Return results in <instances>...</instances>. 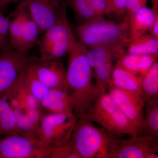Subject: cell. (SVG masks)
<instances>
[{"instance_id": "4fadbf2b", "label": "cell", "mask_w": 158, "mask_h": 158, "mask_svg": "<svg viewBox=\"0 0 158 158\" xmlns=\"http://www.w3.org/2000/svg\"><path fill=\"white\" fill-rule=\"evenodd\" d=\"M24 72L2 94L13 109L22 110L40 108L37 100L27 87Z\"/></svg>"}, {"instance_id": "4dcf8cb0", "label": "cell", "mask_w": 158, "mask_h": 158, "mask_svg": "<svg viewBox=\"0 0 158 158\" xmlns=\"http://www.w3.org/2000/svg\"><path fill=\"white\" fill-rule=\"evenodd\" d=\"M127 0H110L113 13L118 15L124 14L125 12Z\"/></svg>"}, {"instance_id": "83f0119b", "label": "cell", "mask_w": 158, "mask_h": 158, "mask_svg": "<svg viewBox=\"0 0 158 158\" xmlns=\"http://www.w3.org/2000/svg\"><path fill=\"white\" fill-rule=\"evenodd\" d=\"M48 158H81V157L70 138L68 141L53 150Z\"/></svg>"}, {"instance_id": "4316f807", "label": "cell", "mask_w": 158, "mask_h": 158, "mask_svg": "<svg viewBox=\"0 0 158 158\" xmlns=\"http://www.w3.org/2000/svg\"><path fill=\"white\" fill-rule=\"evenodd\" d=\"M88 50L86 57L89 65L92 69L102 63L113 60L115 54L112 51L104 48H94Z\"/></svg>"}, {"instance_id": "6da1fadb", "label": "cell", "mask_w": 158, "mask_h": 158, "mask_svg": "<svg viewBox=\"0 0 158 158\" xmlns=\"http://www.w3.org/2000/svg\"><path fill=\"white\" fill-rule=\"evenodd\" d=\"M88 50L77 41L68 53L67 93L77 118L87 116L98 96L96 85L92 82V69L86 57Z\"/></svg>"}, {"instance_id": "3957f363", "label": "cell", "mask_w": 158, "mask_h": 158, "mask_svg": "<svg viewBox=\"0 0 158 158\" xmlns=\"http://www.w3.org/2000/svg\"><path fill=\"white\" fill-rule=\"evenodd\" d=\"M92 122L99 124L113 135L130 136L139 134L138 130L113 101L108 93L99 96L87 115Z\"/></svg>"}, {"instance_id": "484cf974", "label": "cell", "mask_w": 158, "mask_h": 158, "mask_svg": "<svg viewBox=\"0 0 158 158\" xmlns=\"http://www.w3.org/2000/svg\"><path fill=\"white\" fill-rule=\"evenodd\" d=\"M68 4L77 18L84 23L101 17L94 10L87 0H69Z\"/></svg>"}, {"instance_id": "5b68a950", "label": "cell", "mask_w": 158, "mask_h": 158, "mask_svg": "<svg viewBox=\"0 0 158 158\" xmlns=\"http://www.w3.org/2000/svg\"><path fill=\"white\" fill-rule=\"evenodd\" d=\"M44 33L37 42L40 53L39 62L59 61L72 49L77 42L69 23L66 9L58 21Z\"/></svg>"}, {"instance_id": "8fae6325", "label": "cell", "mask_w": 158, "mask_h": 158, "mask_svg": "<svg viewBox=\"0 0 158 158\" xmlns=\"http://www.w3.org/2000/svg\"><path fill=\"white\" fill-rule=\"evenodd\" d=\"M107 90L110 98L140 134L144 121V102L130 92L116 88L110 82Z\"/></svg>"}, {"instance_id": "d4e9b609", "label": "cell", "mask_w": 158, "mask_h": 158, "mask_svg": "<svg viewBox=\"0 0 158 158\" xmlns=\"http://www.w3.org/2000/svg\"><path fill=\"white\" fill-rule=\"evenodd\" d=\"M113 67V60H110L93 69L98 96L106 93Z\"/></svg>"}, {"instance_id": "2e32d148", "label": "cell", "mask_w": 158, "mask_h": 158, "mask_svg": "<svg viewBox=\"0 0 158 158\" xmlns=\"http://www.w3.org/2000/svg\"><path fill=\"white\" fill-rule=\"evenodd\" d=\"M157 56L155 55H140L135 54H119L117 58L116 63L135 74L143 77L156 62Z\"/></svg>"}, {"instance_id": "7c38bea8", "label": "cell", "mask_w": 158, "mask_h": 158, "mask_svg": "<svg viewBox=\"0 0 158 158\" xmlns=\"http://www.w3.org/2000/svg\"><path fill=\"white\" fill-rule=\"evenodd\" d=\"M35 68L38 78L48 88L67 92L66 70L59 61L37 62Z\"/></svg>"}, {"instance_id": "7a4b0ae2", "label": "cell", "mask_w": 158, "mask_h": 158, "mask_svg": "<svg viewBox=\"0 0 158 158\" xmlns=\"http://www.w3.org/2000/svg\"><path fill=\"white\" fill-rule=\"evenodd\" d=\"M78 42L86 48H104L115 56L123 52L129 41L128 18L120 23L108 21L103 16L84 23L77 27Z\"/></svg>"}, {"instance_id": "d6a6232c", "label": "cell", "mask_w": 158, "mask_h": 158, "mask_svg": "<svg viewBox=\"0 0 158 158\" xmlns=\"http://www.w3.org/2000/svg\"><path fill=\"white\" fill-rule=\"evenodd\" d=\"M10 48L9 38L0 34V51Z\"/></svg>"}, {"instance_id": "ac0fdd59", "label": "cell", "mask_w": 158, "mask_h": 158, "mask_svg": "<svg viewBox=\"0 0 158 158\" xmlns=\"http://www.w3.org/2000/svg\"><path fill=\"white\" fill-rule=\"evenodd\" d=\"M13 135H20L16 124L14 110L2 94H0V139Z\"/></svg>"}, {"instance_id": "836d02e7", "label": "cell", "mask_w": 158, "mask_h": 158, "mask_svg": "<svg viewBox=\"0 0 158 158\" xmlns=\"http://www.w3.org/2000/svg\"><path fill=\"white\" fill-rule=\"evenodd\" d=\"M151 35L158 39V16L156 17L152 26L149 30Z\"/></svg>"}, {"instance_id": "ba28073f", "label": "cell", "mask_w": 158, "mask_h": 158, "mask_svg": "<svg viewBox=\"0 0 158 158\" xmlns=\"http://www.w3.org/2000/svg\"><path fill=\"white\" fill-rule=\"evenodd\" d=\"M39 58L15 50L11 47L0 51V94L5 92L32 63Z\"/></svg>"}, {"instance_id": "e0dca14e", "label": "cell", "mask_w": 158, "mask_h": 158, "mask_svg": "<svg viewBox=\"0 0 158 158\" xmlns=\"http://www.w3.org/2000/svg\"><path fill=\"white\" fill-rule=\"evenodd\" d=\"M158 11L145 6L128 18L129 24V40L149 31L156 17L158 16Z\"/></svg>"}, {"instance_id": "f1b7e54d", "label": "cell", "mask_w": 158, "mask_h": 158, "mask_svg": "<svg viewBox=\"0 0 158 158\" xmlns=\"http://www.w3.org/2000/svg\"><path fill=\"white\" fill-rule=\"evenodd\" d=\"M94 10L100 16L113 13L109 0H87Z\"/></svg>"}, {"instance_id": "9a60e30c", "label": "cell", "mask_w": 158, "mask_h": 158, "mask_svg": "<svg viewBox=\"0 0 158 158\" xmlns=\"http://www.w3.org/2000/svg\"><path fill=\"white\" fill-rule=\"evenodd\" d=\"M40 107L49 113L75 115L70 96L66 91L50 89L40 103Z\"/></svg>"}, {"instance_id": "d590c367", "label": "cell", "mask_w": 158, "mask_h": 158, "mask_svg": "<svg viewBox=\"0 0 158 158\" xmlns=\"http://www.w3.org/2000/svg\"><path fill=\"white\" fill-rule=\"evenodd\" d=\"M109 1H110V0H109Z\"/></svg>"}, {"instance_id": "e575fe53", "label": "cell", "mask_w": 158, "mask_h": 158, "mask_svg": "<svg viewBox=\"0 0 158 158\" xmlns=\"http://www.w3.org/2000/svg\"><path fill=\"white\" fill-rule=\"evenodd\" d=\"M19 1L20 0H0V9L6 5L11 3Z\"/></svg>"}, {"instance_id": "30bf717a", "label": "cell", "mask_w": 158, "mask_h": 158, "mask_svg": "<svg viewBox=\"0 0 158 158\" xmlns=\"http://www.w3.org/2000/svg\"><path fill=\"white\" fill-rule=\"evenodd\" d=\"M31 18L44 33L58 21L65 9L60 0H22Z\"/></svg>"}, {"instance_id": "8992f818", "label": "cell", "mask_w": 158, "mask_h": 158, "mask_svg": "<svg viewBox=\"0 0 158 158\" xmlns=\"http://www.w3.org/2000/svg\"><path fill=\"white\" fill-rule=\"evenodd\" d=\"M158 138L138 134L127 139L110 135L106 158H158Z\"/></svg>"}, {"instance_id": "44dd1931", "label": "cell", "mask_w": 158, "mask_h": 158, "mask_svg": "<svg viewBox=\"0 0 158 158\" xmlns=\"http://www.w3.org/2000/svg\"><path fill=\"white\" fill-rule=\"evenodd\" d=\"M40 33L38 26L31 18L28 11L25 20L19 52L27 54L37 42V37Z\"/></svg>"}, {"instance_id": "52a82bcc", "label": "cell", "mask_w": 158, "mask_h": 158, "mask_svg": "<svg viewBox=\"0 0 158 158\" xmlns=\"http://www.w3.org/2000/svg\"><path fill=\"white\" fill-rule=\"evenodd\" d=\"M77 117L65 113H52L43 116L39 126V139L51 152L70 139Z\"/></svg>"}, {"instance_id": "cb8c5ba5", "label": "cell", "mask_w": 158, "mask_h": 158, "mask_svg": "<svg viewBox=\"0 0 158 158\" xmlns=\"http://www.w3.org/2000/svg\"><path fill=\"white\" fill-rule=\"evenodd\" d=\"M145 117L140 134H149L158 138V99L146 103Z\"/></svg>"}, {"instance_id": "5bb4252c", "label": "cell", "mask_w": 158, "mask_h": 158, "mask_svg": "<svg viewBox=\"0 0 158 158\" xmlns=\"http://www.w3.org/2000/svg\"><path fill=\"white\" fill-rule=\"evenodd\" d=\"M142 79L141 77L136 75L116 63L114 66L113 65L110 83L116 88L130 92L142 100Z\"/></svg>"}, {"instance_id": "f546056e", "label": "cell", "mask_w": 158, "mask_h": 158, "mask_svg": "<svg viewBox=\"0 0 158 158\" xmlns=\"http://www.w3.org/2000/svg\"><path fill=\"white\" fill-rule=\"evenodd\" d=\"M148 0H127L125 12L127 16L129 17L136 11L146 6Z\"/></svg>"}, {"instance_id": "7402d4cb", "label": "cell", "mask_w": 158, "mask_h": 158, "mask_svg": "<svg viewBox=\"0 0 158 158\" xmlns=\"http://www.w3.org/2000/svg\"><path fill=\"white\" fill-rule=\"evenodd\" d=\"M32 63L26 69L24 73L25 82L31 93L37 100L39 104L41 100L50 90L40 80L35 68V64Z\"/></svg>"}, {"instance_id": "1f68e13d", "label": "cell", "mask_w": 158, "mask_h": 158, "mask_svg": "<svg viewBox=\"0 0 158 158\" xmlns=\"http://www.w3.org/2000/svg\"><path fill=\"white\" fill-rule=\"evenodd\" d=\"M10 19L9 18L5 16L0 9V34L8 37L9 35V28Z\"/></svg>"}, {"instance_id": "277c9868", "label": "cell", "mask_w": 158, "mask_h": 158, "mask_svg": "<svg viewBox=\"0 0 158 158\" xmlns=\"http://www.w3.org/2000/svg\"><path fill=\"white\" fill-rule=\"evenodd\" d=\"M110 134L87 116L77 118L71 139L81 158H106Z\"/></svg>"}, {"instance_id": "603a6c76", "label": "cell", "mask_w": 158, "mask_h": 158, "mask_svg": "<svg viewBox=\"0 0 158 158\" xmlns=\"http://www.w3.org/2000/svg\"><path fill=\"white\" fill-rule=\"evenodd\" d=\"M14 110L16 124L21 135L35 140H39V124L33 121L22 110Z\"/></svg>"}, {"instance_id": "ffe728a7", "label": "cell", "mask_w": 158, "mask_h": 158, "mask_svg": "<svg viewBox=\"0 0 158 158\" xmlns=\"http://www.w3.org/2000/svg\"><path fill=\"white\" fill-rule=\"evenodd\" d=\"M141 96L145 104L148 102L158 99V63L156 61L142 77Z\"/></svg>"}, {"instance_id": "9c48e42d", "label": "cell", "mask_w": 158, "mask_h": 158, "mask_svg": "<svg viewBox=\"0 0 158 158\" xmlns=\"http://www.w3.org/2000/svg\"><path fill=\"white\" fill-rule=\"evenodd\" d=\"M51 153L40 140L20 135L0 139V158H48Z\"/></svg>"}, {"instance_id": "d6986e66", "label": "cell", "mask_w": 158, "mask_h": 158, "mask_svg": "<svg viewBox=\"0 0 158 158\" xmlns=\"http://www.w3.org/2000/svg\"><path fill=\"white\" fill-rule=\"evenodd\" d=\"M127 47V53L157 56L158 39L151 34H144L135 39L130 40Z\"/></svg>"}]
</instances>
